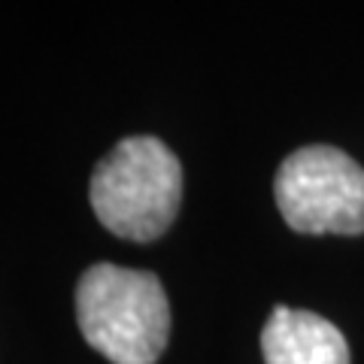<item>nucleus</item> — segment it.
<instances>
[{"label": "nucleus", "mask_w": 364, "mask_h": 364, "mask_svg": "<svg viewBox=\"0 0 364 364\" xmlns=\"http://www.w3.org/2000/svg\"><path fill=\"white\" fill-rule=\"evenodd\" d=\"M76 322L112 364H155L170 337L167 291L149 270L95 264L76 286Z\"/></svg>", "instance_id": "nucleus-1"}, {"label": "nucleus", "mask_w": 364, "mask_h": 364, "mask_svg": "<svg viewBox=\"0 0 364 364\" xmlns=\"http://www.w3.org/2000/svg\"><path fill=\"white\" fill-rule=\"evenodd\" d=\"M91 207L122 240L149 243L173 225L182 203V164L158 136H128L95 167Z\"/></svg>", "instance_id": "nucleus-2"}, {"label": "nucleus", "mask_w": 364, "mask_h": 364, "mask_svg": "<svg viewBox=\"0 0 364 364\" xmlns=\"http://www.w3.org/2000/svg\"><path fill=\"white\" fill-rule=\"evenodd\" d=\"M277 207L298 234H364V167L337 146H304L277 170Z\"/></svg>", "instance_id": "nucleus-3"}, {"label": "nucleus", "mask_w": 364, "mask_h": 364, "mask_svg": "<svg viewBox=\"0 0 364 364\" xmlns=\"http://www.w3.org/2000/svg\"><path fill=\"white\" fill-rule=\"evenodd\" d=\"M261 355L264 364H352L349 343L334 322L282 304L261 328Z\"/></svg>", "instance_id": "nucleus-4"}]
</instances>
